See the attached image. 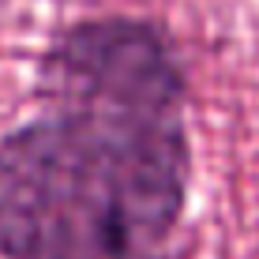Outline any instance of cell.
Returning <instances> with one entry per match:
<instances>
[{"label": "cell", "instance_id": "obj_1", "mask_svg": "<svg viewBox=\"0 0 259 259\" xmlns=\"http://www.w3.org/2000/svg\"><path fill=\"white\" fill-rule=\"evenodd\" d=\"M38 117L0 136L4 259H169L192 188L188 79L150 19L64 26Z\"/></svg>", "mask_w": 259, "mask_h": 259}]
</instances>
